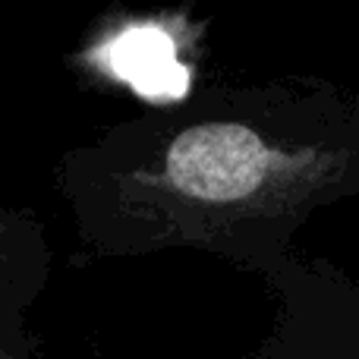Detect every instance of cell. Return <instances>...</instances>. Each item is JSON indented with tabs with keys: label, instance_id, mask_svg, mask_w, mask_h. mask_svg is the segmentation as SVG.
Returning a JSON list of instances; mask_svg holds the SVG:
<instances>
[{
	"label": "cell",
	"instance_id": "6da1fadb",
	"mask_svg": "<svg viewBox=\"0 0 359 359\" xmlns=\"http://www.w3.org/2000/svg\"><path fill=\"white\" fill-rule=\"evenodd\" d=\"M268 142L243 123H198L183 130L164 155V180L186 198L233 205L255 198L284 170Z\"/></svg>",
	"mask_w": 359,
	"mask_h": 359
},
{
	"label": "cell",
	"instance_id": "7a4b0ae2",
	"mask_svg": "<svg viewBox=\"0 0 359 359\" xmlns=\"http://www.w3.org/2000/svg\"><path fill=\"white\" fill-rule=\"evenodd\" d=\"M114 69L142 95H180L186 69L174 60V41L158 29H130L111 48Z\"/></svg>",
	"mask_w": 359,
	"mask_h": 359
}]
</instances>
